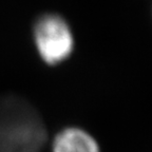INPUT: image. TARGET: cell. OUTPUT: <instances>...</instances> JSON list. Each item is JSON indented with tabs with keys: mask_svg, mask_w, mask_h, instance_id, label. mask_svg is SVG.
Instances as JSON below:
<instances>
[{
	"mask_svg": "<svg viewBox=\"0 0 152 152\" xmlns=\"http://www.w3.org/2000/svg\"><path fill=\"white\" fill-rule=\"evenodd\" d=\"M34 39L40 57L50 66L66 60L74 50L73 32L69 23L56 14H45L38 19Z\"/></svg>",
	"mask_w": 152,
	"mask_h": 152,
	"instance_id": "6da1fadb",
	"label": "cell"
},
{
	"mask_svg": "<svg viewBox=\"0 0 152 152\" xmlns=\"http://www.w3.org/2000/svg\"><path fill=\"white\" fill-rule=\"evenodd\" d=\"M53 152H100V150L98 142L90 133L77 127H70L56 135Z\"/></svg>",
	"mask_w": 152,
	"mask_h": 152,
	"instance_id": "7a4b0ae2",
	"label": "cell"
}]
</instances>
